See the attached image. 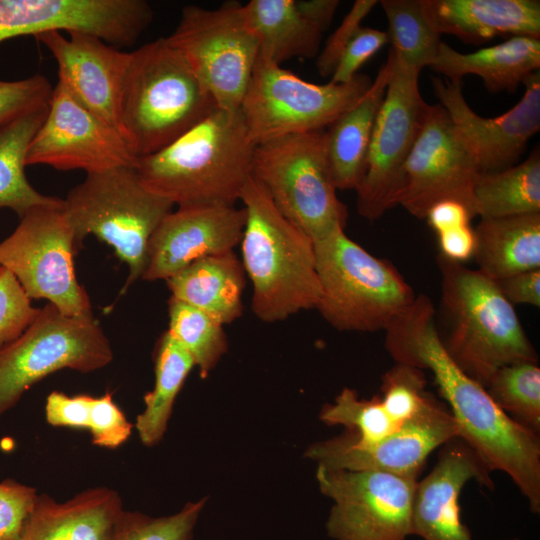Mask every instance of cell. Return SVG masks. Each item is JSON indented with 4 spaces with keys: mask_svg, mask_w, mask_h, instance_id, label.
Here are the masks:
<instances>
[{
    "mask_svg": "<svg viewBox=\"0 0 540 540\" xmlns=\"http://www.w3.org/2000/svg\"><path fill=\"white\" fill-rule=\"evenodd\" d=\"M388 43L387 32L360 26L344 49L330 82L343 84L351 81L361 66Z\"/></svg>",
    "mask_w": 540,
    "mask_h": 540,
    "instance_id": "cell-43",
    "label": "cell"
},
{
    "mask_svg": "<svg viewBox=\"0 0 540 540\" xmlns=\"http://www.w3.org/2000/svg\"><path fill=\"white\" fill-rule=\"evenodd\" d=\"M490 473L462 438H452L442 445L433 469L417 482L413 535L422 540H473L461 520L460 494L471 480L493 490Z\"/></svg>",
    "mask_w": 540,
    "mask_h": 540,
    "instance_id": "cell-22",
    "label": "cell"
},
{
    "mask_svg": "<svg viewBox=\"0 0 540 540\" xmlns=\"http://www.w3.org/2000/svg\"><path fill=\"white\" fill-rule=\"evenodd\" d=\"M472 216L469 210L455 200H442L434 204L427 212L425 219L437 233L468 225Z\"/></svg>",
    "mask_w": 540,
    "mask_h": 540,
    "instance_id": "cell-48",
    "label": "cell"
},
{
    "mask_svg": "<svg viewBox=\"0 0 540 540\" xmlns=\"http://www.w3.org/2000/svg\"><path fill=\"white\" fill-rule=\"evenodd\" d=\"M171 336L190 354L206 378L227 351L224 325L205 312L173 297L168 300Z\"/></svg>",
    "mask_w": 540,
    "mask_h": 540,
    "instance_id": "cell-34",
    "label": "cell"
},
{
    "mask_svg": "<svg viewBox=\"0 0 540 540\" xmlns=\"http://www.w3.org/2000/svg\"><path fill=\"white\" fill-rule=\"evenodd\" d=\"M195 366L190 354L166 331L155 350V384L144 396L145 409L134 424L145 446L160 442L166 432L175 399Z\"/></svg>",
    "mask_w": 540,
    "mask_h": 540,
    "instance_id": "cell-32",
    "label": "cell"
},
{
    "mask_svg": "<svg viewBox=\"0 0 540 540\" xmlns=\"http://www.w3.org/2000/svg\"><path fill=\"white\" fill-rule=\"evenodd\" d=\"M480 171L458 138L440 104L428 107L425 120L404 164L395 206L425 219L442 200L463 204L475 217L473 191Z\"/></svg>",
    "mask_w": 540,
    "mask_h": 540,
    "instance_id": "cell-15",
    "label": "cell"
},
{
    "mask_svg": "<svg viewBox=\"0 0 540 540\" xmlns=\"http://www.w3.org/2000/svg\"><path fill=\"white\" fill-rule=\"evenodd\" d=\"M252 177L264 187L277 209L313 242L345 229L348 211L337 196L326 129L256 145Z\"/></svg>",
    "mask_w": 540,
    "mask_h": 540,
    "instance_id": "cell-8",
    "label": "cell"
},
{
    "mask_svg": "<svg viewBox=\"0 0 540 540\" xmlns=\"http://www.w3.org/2000/svg\"><path fill=\"white\" fill-rule=\"evenodd\" d=\"M255 148L241 110L216 108L165 148L138 158L135 169L146 189L178 207L235 206Z\"/></svg>",
    "mask_w": 540,
    "mask_h": 540,
    "instance_id": "cell-2",
    "label": "cell"
},
{
    "mask_svg": "<svg viewBox=\"0 0 540 540\" xmlns=\"http://www.w3.org/2000/svg\"><path fill=\"white\" fill-rule=\"evenodd\" d=\"M133 428L110 391L99 397L93 396L87 430L95 446L116 449L128 440Z\"/></svg>",
    "mask_w": 540,
    "mask_h": 540,
    "instance_id": "cell-41",
    "label": "cell"
},
{
    "mask_svg": "<svg viewBox=\"0 0 540 540\" xmlns=\"http://www.w3.org/2000/svg\"><path fill=\"white\" fill-rule=\"evenodd\" d=\"M339 3L338 0H295L299 13L322 33L331 25Z\"/></svg>",
    "mask_w": 540,
    "mask_h": 540,
    "instance_id": "cell-49",
    "label": "cell"
},
{
    "mask_svg": "<svg viewBox=\"0 0 540 540\" xmlns=\"http://www.w3.org/2000/svg\"><path fill=\"white\" fill-rule=\"evenodd\" d=\"M356 74L343 84H315L259 56L240 110L255 145L291 134L324 130L354 105L372 84Z\"/></svg>",
    "mask_w": 540,
    "mask_h": 540,
    "instance_id": "cell-10",
    "label": "cell"
},
{
    "mask_svg": "<svg viewBox=\"0 0 540 540\" xmlns=\"http://www.w3.org/2000/svg\"><path fill=\"white\" fill-rule=\"evenodd\" d=\"M320 491L334 504L326 522L334 540H407L418 478L318 465Z\"/></svg>",
    "mask_w": 540,
    "mask_h": 540,
    "instance_id": "cell-13",
    "label": "cell"
},
{
    "mask_svg": "<svg viewBox=\"0 0 540 540\" xmlns=\"http://www.w3.org/2000/svg\"><path fill=\"white\" fill-rule=\"evenodd\" d=\"M378 3L377 0L354 2L341 24L329 36L323 49L317 55L316 68L322 77L332 76L344 49L361 26V22Z\"/></svg>",
    "mask_w": 540,
    "mask_h": 540,
    "instance_id": "cell-44",
    "label": "cell"
},
{
    "mask_svg": "<svg viewBox=\"0 0 540 540\" xmlns=\"http://www.w3.org/2000/svg\"><path fill=\"white\" fill-rule=\"evenodd\" d=\"M38 497L34 487L12 479L0 482V540H19Z\"/></svg>",
    "mask_w": 540,
    "mask_h": 540,
    "instance_id": "cell-42",
    "label": "cell"
},
{
    "mask_svg": "<svg viewBox=\"0 0 540 540\" xmlns=\"http://www.w3.org/2000/svg\"><path fill=\"white\" fill-rule=\"evenodd\" d=\"M432 71L458 81L472 74L483 80L489 92H514L540 68V38L513 36L471 53H462L441 41Z\"/></svg>",
    "mask_w": 540,
    "mask_h": 540,
    "instance_id": "cell-26",
    "label": "cell"
},
{
    "mask_svg": "<svg viewBox=\"0 0 540 540\" xmlns=\"http://www.w3.org/2000/svg\"><path fill=\"white\" fill-rule=\"evenodd\" d=\"M440 105L476 163L480 173L500 171L515 165L528 141L540 130V72L523 82L521 100L506 113L492 118L477 114L462 92V80L431 79Z\"/></svg>",
    "mask_w": 540,
    "mask_h": 540,
    "instance_id": "cell-19",
    "label": "cell"
},
{
    "mask_svg": "<svg viewBox=\"0 0 540 540\" xmlns=\"http://www.w3.org/2000/svg\"><path fill=\"white\" fill-rule=\"evenodd\" d=\"M388 20L391 50L406 65L421 71L436 58L441 35L435 32L421 9L420 0H382Z\"/></svg>",
    "mask_w": 540,
    "mask_h": 540,
    "instance_id": "cell-33",
    "label": "cell"
},
{
    "mask_svg": "<svg viewBox=\"0 0 540 540\" xmlns=\"http://www.w3.org/2000/svg\"><path fill=\"white\" fill-rule=\"evenodd\" d=\"M36 38L56 60L58 81L84 108L122 135L120 101L129 52L86 33L65 37L48 32Z\"/></svg>",
    "mask_w": 540,
    "mask_h": 540,
    "instance_id": "cell-21",
    "label": "cell"
},
{
    "mask_svg": "<svg viewBox=\"0 0 540 540\" xmlns=\"http://www.w3.org/2000/svg\"><path fill=\"white\" fill-rule=\"evenodd\" d=\"M496 282L512 305L540 307V269L517 273Z\"/></svg>",
    "mask_w": 540,
    "mask_h": 540,
    "instance_id": "cell-46",
    "label": "cell"
},
{
    "mask_svg": "<svg viewBox=\"0 0 540 540\" xmlns=\"http://www.w3.org/2000/svg\"><path fill=\"white\" fill-rule=\"evenodd\" d=\"M485 389L512 419L539 434L540 368L538 362H518L498 369Z\"/></svg>",
    "mask_w": 540,
    "mask_h": 540,
    "instance_id": "cell-35",
    "label": "cell"
},
{
    "mask_svg": "<svg viewBox=\"0 0 540 540\" xmlns=\"http://www.w3.org/2000/svg\"><path fill=\"white\" fill-rule=\"evenodd\" d=\"M245 212L241 262L252 285L251 309L266 323L315 309L321 295L313 240L274 205L252 177L240 197Z\"/></svg>",
    "mask_w": 540,
    "mask_h": 540,
    "instance_id": "cell-3",
    "label": "cell"
},
{
    "mask_svg": "<svg viewBox=\"0 0 540 540\" xmlns=\"http://www.w3.org/2000/svg\"><path fill=\"white\" fill-rule=\"evenodd\" d=\"M173 206L126 166L86 174L63 199L77 250L90 234L111 246L128 266L125 288L142 277L149 239Z\"/></svg>",
    "mask_w": 540,
    "mask_h": 540,
    "instance_id": "cell-7",
    "label": "cell"
},
{
    "mask_svg": "<svg viewBox=\"0 0 540 540\" xmlns=\"http://www.w3.org/2000/svg\"><path fill=\"white\" fill-rule=\"evenodd\" d=\"M437 236L442 257L458 263L473 257L475 234L469 224L439 232Z\"/></svg>",
    "mask_w": 540,
    "mask_h": 540,
    "instance_id": "cell-47",
    "label": "cell"
},
{
    "mask_svg": "<svg viewBox=\"0 0 540 540\" xmlns=\"http://www.w3.org/2000/svg\"><path fill=\"white\" fill-rule=\"evenodd\" d=\"M123 510L120 495L108 487L89 488L64 502L38 494L19 540H110Z\"/></svg>",
    "mask_w": 540,
    "mask_h": 540,
    "instance_id": "cell-24",
    "label": "cell"
},
{
    "mask_svg": "<svg viewBox=\"0 0 540 540\" xmlns=\"http://www.w3.org/2000/svg\"><path fill=\"white\" fill-rule=\"evenodd\" d=\"M77 251L63 205L37 206L0 242V265L30 299H45L67 316L89 315L90 299L75 274Z\"/></svg>",
    "mask_w": 540,
    "mask_h": 540,
    "instance_id": "cell-12",
    "label": "cell"
},
{
    "mask_svg": "<svg viewBox=\"0 0 540 540\" xmlns=\"http://www.w3.org/2000/svg\"><path fill=\"white\" fill-rule=\"evenodd\" d=\"M138 158L124 137L84 108L60 81L53 86L47 114L33 136L25 163L86 174L136 167Z\"/></svg>",
    "mask_w": 540,
    "mask_h": 540,
    "instance_id": "cell-16",
    "label": "cell"
},
{
    "mask_svg": "<svg viewBox=\"0 0 540 540\" xmlns=\"http://www.w3.org/2000/svg\"><path fill=\"white\" fill-rule=\"evenodd\" d=\"M426 383L423 370L403 363L383 375L379 396L393 420L404 424L422 409L429 395Z\"/></svg>",
    "mask_w": 540,
    "mask_h": 540,
    "instance_id": "cell-38",
    "label": "cell"
},
{
    "mask_svg": "<svg viewBox=\"0 0 540 540\" xmlns=\"http://www.w3.org/2000/svg\"><path fill=\"white\" fill-rule=\"evenodd\" d=\"M92 398L87 394L69 396L53 391L46 398V421L55 427L88 429Z\"/></svg>",
    "mask_w": 540,
    "mask_h": 540,
    "instance_id": "cell-45",
    "label": "cell"
},
{
    "mask_svg": "<svg viewBox=\"0 0 540 540\" xmlns=\"http://www.w3.org/2000/svg\"><path fill=\"white\" fill-rule=\"evenodd\" d=\"M385 348L396 363L432 373L462 438L490 472L515 483L531 512L540 513L539 435L504 413L484 386L468 376L442 342L432 301L423 294L385 330Z\"/></svg>",
    "mask_w": 540,
    "mask_h": 540,
    "instance_id": "cell-1",
    "label": "cell"
},
{
    "mask_svg": "<svg viewBox=\"0 0 540 540\" xmlns=\"http://www.w3.org/2000/svg\"><path fill=\"white\" fill-rule=\"evenodd\" d=\"M171 297L223 325L241 317L246 274L234 251L200 258L167 280Z\"/></svg>",
    "mask_w": 540,
    "mask_h": 540,
    "instance_id": "cell-27",
    "label": "cell"
},
{
    "mask_svg": "<svg viewBox=\"0 0 540 540\" xmlns=\"http://www.w3.org/2000/svg\"><path fill=\"white\" fill-rule=\"evenodd\" d=\"M38 312L14 275L0 265V348L18 338Z\"/></svg>",
    "mask_w": 540,
    "mask_h": 540,
    "instance_id": "cell-39",
    "label": "cell"
},
{
    "mask_svg": "<svg viewBox=\"0 0 540 540\" xmlns=\"http://www.w3.org/2000/svg\"><path fill=\"white\" fill-rule=\"evenodd\" d=\"M244 224V209L236 205H196L170 211L149 239L141 278L167 280L200 258L234 251Z\"/></svg>",
    "mask_w": 540,
    "mask_h": 540,
    "instance_id": "cell-20",
    "label": "cell"
},
{
    "mask_svg": "<svg viewBox=\"0 0 540 540\" xmlns=\"http://www.w3.org/2000/svg\"><path fill=\"white\" fill-rule=\"evenodd\" d=\"M394 63L390 49L369 89L327 127V154L337 190L356 191L363 180L369 143Z\"/></svg>",
    "mask_w": 540,
    "mask_h": 540,
    "instance_id": "cell-25",
    "label": "cell"
},
{
    "mask_svg": "<svg viewBox=\"0 0 540 540\" xmlns=\"http://www.w3.org/2000/svg\"><path fill=\"white\" fill-rule=\"evenodd\" d=\"M319 417L327 425L345 426L347 432L362 443L378 441L405 424L392 419L379 395L361 399L350 388H344L334 403L325 405Z\"/></svg>",
    "mask_w": 540,
    "mask_h": 540,
    "instance_id": "cell-36",
    "label": "cell"
},
{
    "mask_svg": "<svg viewBox=\"0 0 540 540\" xmlns=\"http://www.w3.org/2000/svg\"><path fill=\"white\" fill-rule=\"evenodd\" d=\"M166 39L217 108L240 109L259 52L241 2L228 0L216 9L187 5Z\"/></svg>",
    "mask_w": 540,
    "mask_h": 540,
    "instance_id": "cell-11",
    "label": "cell"
},
{
    "mask_svg": "<svg viewBox=\"0 0 540 540\" xmlns=\"http://www.w3.org/2000/svg\"><path fill=\"white\" fill-rule=\"evenodd\" d=\"M474 234L477 270L488 278L540 269V213L482 218Z\"/></svg>",
    "mask_w": 540,
    "mask_h": 540,
    "instance_id": "cell-28",
    "label": "cell"
},
{
    "mask_svg": "<svg viewBox=\"0 0 540 540\" xmlns=\"http://www.w3.org/2000/svg\"><path fill=\"white\" fill-rule=\"evenodd\" d=\"M48 105L0 126V208L13 210L19 218L37 206L63 205V199L39 193L25 175L28 146Z\"/></svg>",
    "mask_w": 540,
    "mask_h": 540,
    "instance_id": "cell-30",
    "label": "cell"
},
{
    "mask_svg": "<svg viewBox=\"0 0 540 540\" xmlns=\"http://www.w3.org/2000/svg\"><path fill=\"white\" fill-rule=\"evenodd\" d=\"M475 216L501 218L540 213V153L519 164L480 173L473 191Z\"/></svg>",
    "mask_w": 540,
    "mask_h": 540,
    "instance_id": "cell-31",
    "label": "cell"
},
{
    "mask_svg": "<svg viewBox=\"0 0 540 540\" xmlns=\"http://www.w3.org/2000/svg\"><path fill=\"white\" fill-rule=\"evenodd\" d=\"M321 295L315 309L340 331L386 330L416 298L389 261L350 239L345 229L314 242Z\"/></svg>",
    "mask_w": 540,
    "mask_h": 540,
    "instance_id": "cell-6",
    "label": "cell"
},
{
    "mask_svg": "<svg viewBox=\"0 0 540 540\" xmlns=\"http://www.w3.org/2000/svg\"><path fill=\"white\" fill-rule=\"evenodd\" d=\"M205 503L206 498L188 502L177 513L163 517L123 510L110 540H192L194 527Z\"/></svg>",
    "mask_w": 540,
    "mask_h": 540,
    "instance_id": "cell-37",
    "label": "cell"
},
{
    "mask_svg": "<svg viewBox=\"0 0 540 540\" xmlns=\"http://www.w3.org/2000/svg\"><path fill=\"white\" fill-rule=\"evenodd\" d=\"M455 437H460V431L448 407L429 393L422 409L392 434L362 443L346 432L313 444L306 456L330 469L418 478L430 453Z\"/></svg>",
    "mask_w": 540,
    "mask_h": 540,
    "instance_id": "cell-17",
    "label": "cell"
},
{
    "mask_svg": "<svg viewBox=\"0 0 540 540\" xmlns=\"http://www.w3.org/2000/svg\"><path fill=\"white\" fill-rule=\"evenodd\" d=\"M112 359L93 314L67 316L47 303L18 338L0 348V417L44 377L61 369L93 372Z\"/></svg>",
    "mask_w": 540,
    "mask_h": 540,
    "instance_id": "cell-9",
    "label": "cell"
},
{
    "mask_svg": "<svg viewBox=\"0 0 540 540\" xmlns=\"http://www.w3.org/2000/svg\"><path fill=\"white\" fill-rule=\"evenodd\" d=\"M152 19L145 0H0V43L65 31L90 34L119 49L134 44Z\"/></svg>",
    "mask_w": 540,
    "mask_h": 540,
    "instance_id": "cell-18",
    "label": "cell"
},
{
    "mask_svg": "<svg viewBox=\"0 0 540 540\" xmlns=\"http://www.w3.org/2000/svg\"><path fill=\"white\" fill-rule=\"evenodd\" d=\"M53 86L40 74L25 79H0V126L49 104Z\"/></svg>",
    "mask_w": 540,
    "mask_h": 540,
    "instance_id": "cell-40",
    "label": "cell"
},
{
    "mask_svg": "<svg viewBox=\"0 0 540 540\" xmlns=\"http://www.w3.org/2000/svg\"><path fill=\"white\" fill-rule=\"evenodd\" d=\"M394 58L393 74L369 143L365 174L356 190L357 212L369 221L395 206L404 164L429 107L419 90L420 71L395 54Z\"/></svg>",
    "mask_w": 540,
    "mask_h": 540,
    "instance_id": "cell-14",
    "label": "cell"
},
{
    "mask_svg": "<svg viewBox=\"0 0 540 540\" xmlns=\"http://www.w3.org/2000/svg\"><path fill=\"white\" fill-rule=\"evenodd\" d=\"M420 5L435 32L466 43L503 35L540 38L539 0H420Z\"/></svg>",
    "mask_w": 540,
    "mask_h": 540,
    "instance_id": "cell-23",
    "label": "cell"
},
{
    "mask_svg": "<svg viewBox=\"0 0 540 540\" xmlns=\"http://www.w3.org/2000/svg\"><path fill=\"white\" fill-rule=\"evenodd\" d=\"M243 9L260 58L281 65L319 54L322 32L299 13L295 0H251Z\"/></svg>",
    "mask_w": 540,
    "mask_h": 540,
    "instance_id": "cell-29",
    "label": "cell"
},
{
    "mask_svg": "<svg viewBox=\"0 0 540 540\" xmlns=\"http://www.w3.org/2000/svg\"><path fill=\"white\" fill-rule=\"evenodd\" d=\"M216 108L214 99L166 37L129 52L120 125L137 158L165 148Z\"/></svg>",
    "mask_w": 540,
    "mask_h": 540,
    "instance_id": "cell-5",
    "label": "cell"
},
{
    "mask_svg": "<svg viewBox=\"0 0 540 540\" xmlns=\"http://www.w3.org/2000/svg\"><path fill=\"white\" fill-rule=\"evenodd\" d=\"M441 308L448 327L442 337L455 363L485 387L501 367L538 362L518 315L496 281L463 263L438 258Z\"/></svg>",
    "mask_w": 540,
    "mask_h": 540,
    "instance_id": "cell-4",
    "label": "cell"
}]
</instances>
